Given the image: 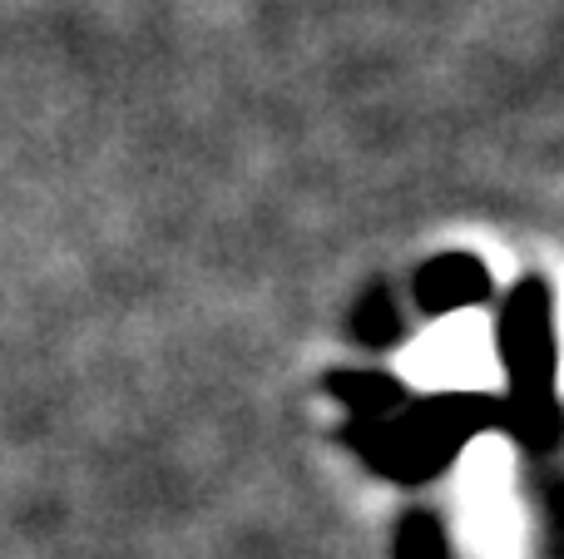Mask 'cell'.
I'll list each match as a JSON object with an SVG mask.
<instances>
[{"instance_id":"1","label":"cell","mask_w":564,"mask_h":559,"mask_svg":"<svg viewBox=\"0 0 564 559\" xmlns=\"http://www.w3.org/2000/svg\"><path fill=\"white\" fill-rule=\"evenodd\" d=\"M486 372H490V342L476 327H451V332H441L416 362V376H426V382H436V386H476Z\"/></svg>"}]
</instances>
